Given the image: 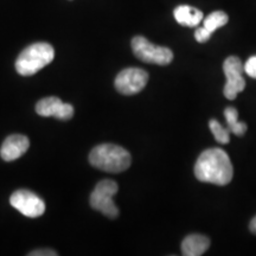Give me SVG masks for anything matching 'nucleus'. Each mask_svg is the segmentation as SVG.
Segmentation results:
<instances>
[{"instance_id": "obj_1", "label": "nucleus", "mask_w": 256, "mask_h": 256, "mask_svg": "<svg viewBox=\"0 0 256 256\" xmlns=\"http://www.w3.org/2000/svg\"><path fill=\"white\" fill-rule=\"evenodd\" d=\"M194 176L200 182L220 185L229 184L234 176L229 156L222 148H208L198 156L194 165Z\"/></svg>"}, {"instance_id": "obj_2", "label": "nucleus", "mask_w": 256, "mask_h": 256, "mask_svg": "<svg viewBox=\"0 0 256 256\" xmlns=\"http://www.w3.org/2000/svg\"><path fill=\"white\" fill-rule=\"evenodd\" d=\"M89 162L102 171L119 174L130 168L132 159L130 152L124 147L113 144H104L92 150L89 154Z\"/></svg>"}, {"instance_id": "obj_3", "label": "nucleus", "mask_w": 256, "mask_h": 256, "mask_svg": "<svg viewBox=\"0 0 256 256\" xmlns=\"http://www.w3.org/2000/svg\"><path fill=\"white\" fill-rule=\"evenodd\" d=\"M55 58V50L49 43L31 44L22 51L16 60V70L22 76H32Z\"/></svg>"}, {"instance_id": "obj_4", "label": "nucleus", "mask_w": 256, "mask_h": 256, "mask_svg": "<svg viewBox=\"0 0 256 256\" xmlns=\"http://www.w3.org/2000/svg\"><path fill=\"white\" fill-rule=\"evenodd\" d=\"M118 190L119 186L114 180L104 179L98 182L90 194V206L92 209L100 211L108 218H116L119 216V209L115 206L113 197L118 194Z\"/></svg>"}, {"instance_id": "obj_5", "label": "nucleus", "mask_w": 256, "mask_h": 256, "mask_svg": "<svg viewBox=\"0 0 256 256\" xmlns=\"http://www.w3.org/2000/svg\"><path fill=\"white\" fill-rule=\"evenodd\" d=\"M132 49L134 55L145 63L168 66L174 60V52L168 48L154 46L142 36H136L133 38Z\"/></svg>"}, {"instance_id": "obj_6", "label": "nucleus", "mask_w": 256, "mask_h": 256, "mask_svg": "<svg viewBox=\"0 0 256 256\" xmlns=\"http://www.w3.org/2000/svg\"><path fill=\"white\" fill-rule=\"evenodd\" d=\"M223 72L226 74V83L224 86V96L228 100H235L236 96L246 88V80L243 78L244 66L236 56H230L224 60Z\"/></svg>"}, {"instance_id": "obj_7", "label": "nucleus", "mask_w": 256, "mask_h": 256, "mask_svg": "<svg viewBox=\"0 0 256 256\" xmlns=\"http://www.w3.org/2000/svg\"><path fill=\"white\" fill-rule=\"evenodd\" d=\"M148 82V74L144 69L127 68L118 74L115 78V88L120 94L134 95L146 87Z\"/></svg>"}, {"instance_id": "obj_8", "label": "nucleus", "mask_w": 256, "mask_h": 256, "mask_svg": "<svg viewBox=\"0 0 256 256\" xmlns=\"http://www.w3.org/2000/svg\"><path fill=\"white\" fill-rule=\"evenodd\" d=\"M11 206L19 212L30 218H36L44 214L46 203L36 194L28 190H18L12 194L10 198Z\"/></svg>"}, {"instance_id": "obj_9", "label": "nucleus", "mask_w": 256, "mask_h": 256, "mask_svg": "<svg viewBox=\"0 0 256 256\" xmlns=\"http://www.w3.org/2000/svg\"><path fill=\"white\" fill-rule=\"evenodd\" d=\"M36 112L40 116H55L60 120H69L74 115V107L69 104H64L58 98H42L36 106Z\"/></svg>"}, {"instance_id": "obj_10", "label": "nucleus", "mask_w": 256, "mask_h": 256, "mask_svg": "<svg viewBox=\"0 0 256 256\" xmlns=\"http://www.w3.org/2000/svg\"><path fill=\"white\" fill-rule=\"evenodd\" d=\"M30 142L28 136H20V134H14L10 136L2 142L0 148V156L5 162H14V160L20 158L28 150Z\"/></svg>"}, {"instance_id": "obj_11", "label": "nucleus", "mask_w": 256, "mask_h": 256, "mask_svg": "<svg viewBox=\"0 0 256 256\" xmlns=\"http://www.w3.org/2000/svg\"><path fill=\"white\" fill-rule=\"evenodd\" d=\"M210 247V240L206 236L192 234L182 242V252L185 256H200Z\"/></svg>"}, {"instance_id": "obj_12", "label": "nucleus", "mask_w": 256, "mask_h": 256, "mask_svg": "<svg viewBox=\"0 0 256 256\" xmlns=\"http://www.w3.org/2000/svg\"><path fill=\"white\" fill-rule=\"evenodd\" d=\"M174 19L183 26L194 28L203 20V12L188 5H179L174 8Z\"/></svg>"}, {"instance_id": "obj_13", "label": "nucleus", "mask_w": 256, "mask_h": 256, "mask_svg": "<svg viewBox=\"0 0 256 256\" xmlns=\"http://www.w3.org/2000/svg\"><path fill=\"white\" fill-rule=\"evenodd\" d=\"M224 116H226V124H228V130L235 136H241L247 132V124L238 121V112L236 108L228 107L224 110Z\"/></svg>"}, {"instance_id": "obj_14", "label": "nucleus", "mask_w": 256, "mask_h": 256, "mask_svg": "<svg viewBox=\"0 0 256 256\" xmlns=\"http://www.w3.org/2000/svg\"><path fill=\"white\" fill-rule=\"evenodd\" d=\"M228 20H229V17L226 12L215 11V12H212V14H210L206 19H204L203 26L206 28L211 34H212L214 32L217 30V28H222L226 23H228Z\"/></svg>"}, {"instance_id": "obj_15", "label": "nucleus", "mask_w": 256, "mask_h": 256, "mask_svg": "<svg viewBox=\"0 0 256 256\" xmlns=\"http://www.w3.org/2000/svg\"><path fill=\"white\" fill-rule=\"evenodd\" d=\"M209 127H210L211 133L214 134V136H215L217 142L228 144L230 142V133L232 132H230L228 128H224L218 121L215 119L210 120Z\"/></svg>"}, {"instance_id": "obj_16", "label": "nucleus", "mask_w": 256, "mask_h": 256, "mask_svg": "<svg viewBox=\"0 0 256 256\" xmlns=\"http://www.w3.org/2000/svg\"><path fill=\"white\" fill-rule=\"evenodd\" d=\"M244 72L252 78H256V56H252L244 64Z\"/></svg>"}, {"instance_id": "obj_17", "label": "nucleus", "mask_w": 256, "mask_h": 256, "mask_svg": "<svg viewBox=\"0 0 256 256\" xmlns=\"http://www.w3.org/2000/svg\"><path fill=\"white\" fill-rule=\"evenodd\" d=\"M210 37L211 34L204 26L198 28L196 32H194V38H196V40L200 42V43H206V42L210 40Z\"/></svg>"}, {"instance_id": "obj_18", "label": "nucleus", "mask_w": 256, "mask_h": 256, "mask_svg": "<svg viewBox=\"0 0 256 256\" xmlns=\"http://www.w3.org/2000/svg\"><path fill=\"white\" fill-rule=\"evenodd\" d=\"M28 256H57V252L51 249H40L28 254Z\"/></svg>"}, {"instance_id": "obj_19", "label": "nucleus", "mask_w": 256, "mask_h": 256, "mask_svg": "<svg viewBox=\"0 0 256 256\" xmlns=\"http://www.w3.org/2000/svg\"><path fill=\"white\" fill-rule=\"evenodd\" d=\"M249 229L252 234H256V216L250 220V224H249Z\"/></svg>"}]
</instances>
